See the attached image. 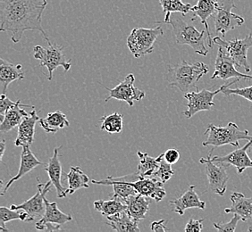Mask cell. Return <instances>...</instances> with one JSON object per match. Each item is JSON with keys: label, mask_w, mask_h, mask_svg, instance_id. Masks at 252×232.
<instances>
[{"label": "cell", "mask_w": 252, "mask_h": 232, "mask_svg": "<svg viewBox=\"0 0 252 232\" xmlns=\"http://www.w3.org/2000/svg\"><path fill=\"white\" fill-rule=\"evenodd\" d=\"M47 5V0H0V30L11 32L14 43L19 42L26 30H39L51 44L42 27Z\"/></svg>", "instance_id": "1"}, {"label": "cell", "mask_w": 252, "mask_h": 232, "mask_svg": "<svg viewBox=\"0 0 252 232\" xmlns=\"http://www.w3.org/2000/svg\"><path fill=\"white\" fill-rule=\"evenodd\" d=\"M209 72V67L202 62L189 64L185 60L175 65H170L165 75L166 81L172 87H176L181 91L190 92L198 89L197 83Z\"/></svg>", "instance_id": "2"}, {"label": "cell", "mask_w": 252, "mask_h": 232, "mask_svg": "<svg viewBox=\"0 0 252 232\" xmlns=\"http://www.w3.org/2000/svg\"><path fill=\"white\" fill-rule=\"evenodd\" d=\"M208 139L204 141V146L212 145L219 147L222 145H231L240 146V141H251L252 136L249 134L248 130H241L234 122H229L224 127H219L210 123L204 133Z\"/></svg>", "instance_id": "3"}, {"label": "cell", "mask_w": 252, "mask_h": 232, "mask_svg": "<svg viewBox=\"0 0 252 232\" xmlns=\"http://www.w3.org/2000/svg\"><path fill=\"white\" fill-rule=\"evenodd\" d=\"M169 25L175 34V41L178 45H187L200 56L207 57L209 50L205 45V30H198L192 25L185 23L182 18L170 20Z\"/></svg>", "instance_id": "4"}, {"label": "cell", "mask_w": 252, "mask_h": 232, "mask_svg": "<svg viewBox=\"0 0 252 232\" xmlns=\"http://www.w3.org/2000/svg\"><path fill=\"white\" fill-rule=\"evenodd\" d=\"M164 35L161 26L153 29L135 28L127 39V46L135 58L150 55L154 51V43L159 36Z\"/></svg>", "instance_id": "5"}, {"label": "cell", "mask_w": 252, "mask_h": 232, "mask_svg": "<svg viewBox=\"0 0 252 232\" xmlns=\"http://www.w3.org/2000/svg\"><path fill=\"white\" fill-rule=\"evenodd\" d=\"M63 49L62 46L52 43L49 44L48 48H43L39 45L34 47V58L40 62L39 66L48 68L49 82L53 80V72L57 68L61 66L67 72L72 66L70 60L63 54Z\"/></svg>", "instance_id": "6"}, {"label": "cell", "mask_w": 252, "mask_h": 232, "mask_svg": "<svg viewBox=\"0 0 252 232\" xmlns=\"http://www.w3.org/2000/svg\"><path fill=\"white\" fill-rule=\"evenodd\" d=\"M240 80H241L240 78H235L233 82L223 84L219 87V89H217L215 91H210V90L204 88L200 91H190L185 93V98L188 100V103H187L188 109H187V111L184 113L185 117L189 119L199 112L211 110L212 107L215 106L214 97L223 91L224 88L230 87L233 84L240 82Z\"/></svg>", "instance_id": "7"}, {"label": "cell", "mask_w": 252, "mask_h": 232, "mask_svg": "<svg viewBox=\"0 0 252 232\" xmlns=\"http://www.w3.org/2000/svg\"><path fill=\"white\" fill-rule=\"evenodd\" d=\"M213 42L221 46L228 56L233 59L236 66L243 68L250 73L251 65L248 61V50L252 47V34L250 33L243 39H233L226 41L219 37L213 38Z\"/></svg>", "instance_id": "8"}, {"label": "cell", "mask_w": 252, "mask_h": 232, "mask_svg": "<svg viewBox=\"0 0 252 232\" xmlns=\"http://www.w3.org/2000/svg\"><path fill=\"white\" fill-rule=\"evenodd\" d=\"M219 8L214 16L216 32L224 35L232 29L244 25L245 20L241 15L233 14L232 9L236 8L234 0H219Z\"/></svg>", "instance_id": "9"}, {"label": "cell", "mask_w": 252, "mask_h": 232, "mask_svg": "<svg viewBox=\"0 0 252 232\" xmlns=\"http://www.w3.org/2000/svg\"><path fill=\"white\" fill-rule=\"evenodd\" d=\"M211 153H209L207 158H200L199 163L206 166V174L208 177L209 187L210 191L218 194L220 197H223L226 189L227 182L229 180L226 167L227 165H223L222 163H216L211 158Z\"/></svg>", "instance_id": "10"}, {"label": "cell", "mask_w": 252, "mask_h": 232, "mask_svg": "<svg viewBox=\"0 0 252 232\" xmlns=\"http://www.w3.org/2000/svg\"><path fill=\"white\" fill-rule=\"evenodd\" d=\"M53 184L49 180L46 183H39L37 186L38 191L32 199L20 204H12L11 209L13 210H23L29 215V222H32L36 219H41L45 213V196L51 190Z\"/></svg>", "instance_id": "11"}, {"label": "cell", "mask_w": 252, "mask_h": 232, "mask_svg": "<svg viewBox=\"0 0 252 232\" xmlns=\"http://www.w3.org/2000/svg\"><path fill=\"white\" fill-rule=\"evenodd\" d=\"M135 77L132 73L126 76V79L119 83L117 87L113 88H107L109 92V96L105 99V102L109 101L110 99H117L125 101L132 107L135 101H141L145 97V92L142 91L140 88L134 86Z\"/></svg>", "instance_id": "12"}, {"label": "cell", "mask_w": 252, "mask_h": 232, "mask_svg": "<svg viewBox=\"0 0 252 232\" xmlns=\"http://www.w3.org/2000/svg\"><path fill=\"white\" fill-rule=\"evenodd\" d=\"M141 175L139 173L126 175L119 178H114L112 176H108L107 179L102 180H96L93 179V184L97 185H106V186H112L113 188V195L112 198H117L123 201H126V199L131 197L132 195H136L137 191L131 185V181H135L140 179Z\"/></svg>", "instance_id": "13"}, {"label": "cell", "mask_w": 252, "mask_h": 232, "mask_svg": "<svg viewBox=\"0 0 252 232\" xmlns=\"http://www.w3.org/2000/svg\"><path fill=\"white\" fill-rule=\"evenodd\" d=\"M218 78L223 81H227L232 78H240L252 81V75L240 73L236 70V64L234 61L228 56L221 46H219L218 56L215 62V72L211 76L212 80Z\"/></svg>", "instance_id": "14"}, {"label": "cell", "mask_w": 252, "mask_h": 232, "mask_svg": "<svg viewBox=\"0 0 252 232\" xmlns=\"http://www.w3.org/2000/svg\"><path fill=\"white\" fill-rule=\"evenodd\" d=\"M252 144L251 140L242 148H237L226 155H216L211 156V158L216 163L233 165L237 169L238 174H242L245 170L252 167V159L248 155V150Z\"/></svg>", "instance_id": "15"}, {"label": "cell", "mask_w": 252, "mask_h": 232, "mask_svg": "<svg viewBox=\"0 0 252 232\" xmlns=\"http://www.w3.org/2000/svg\"><path fill=\"white\" fill-rule=\"evenodd\" d=\"M164 182L154 177H140L135 181H131V185L135 189L137 193L153 199L156 202L162 201L165 196Z\"/></svg>", "instance_id": "16"}, {"label": "cell", "mask_w": 252, "mask_h": 232, "mask_svg": "<svg viewBox=\"0 0 252 232\" xmlns=\"http://www.w3.org/2000/svg\"><path fill=\"white\" fill-rule=\"evenodd\" d=\"M219 0H198L197 4L191 7L190 12L193 13L191 21L200 20V23L204 25L205 30L208 34V42L209 48H213V38L209 30L208 20L210 16L217 13L219 8Z\"/></svg>", "instance_id": "17"}, {"label": "cell", "mask_w": 252, "mask_h": 232, "mask_svg": "<svg viewBox=\"0 0 252 232\" xmlns=\"http://www.w3.org/2000/svg\"><path fill=\"white\" fill-rule=\"evenodd\" d=\"M61 146H57L54 149L53 155L49 158L48 165L44 168L49 174V179L57 189L58 198L63 199L67 197V189H64L62 185V165L59 160V150Z\"/></svg>", "instance_id": "18"}, {"label": "cell", "mask_w": 252, "mask_h": 232, "mask_svg": "<svg viewBox=\"0 0 252 232\" xmlns=\"http://www.w3.org/2000/svg\"><path fill=\"white\" fill-rule=\"evenodd\" d=\"M196 186L191 185L185 194H183L179 199L171 200L170 205L173 207V212L184 215L185 211L190 208H199L204 210L206 208V202L199 199V195L195 191Z\"/></svg>", "instance_id": "19"}, {"label": "cell", "mask_w": 252, "mask_h": 232, "mask_svg": "<svg viewBox=\"0 0 252 232\" xmlns=\"http://www.w3.org/2000/svg\"><path fill=\"white\" fill-rule=\"evenodd\" d=\"M22 147H23V149H22V152H21V163H20L19 171H18L17 174L15 175V177H13L6 183L5 188H4L3 191H2V193H1L2 196H4L7 192V190L9 189L11 185L15 182L16 180L23 178L25 175L29 174L31 171L35 169L36 167L40 166V165H43V163L40 162L34 155L32 151L30 148V146L25 145V146H22Z\"/></svg>", "instance_id": "20"}, {"label": "cell", "mask_w": 252, "mask_h": 232, "mask_svg": "<svg viewBox=\"0 0 252 232\" xmlns=\"http://www.w3.org/2000/svg\"><path fill=\"white\" fill-rule=\"evenodd\" d=\"M39 120V117L35 109L30 112V116H26L18 126V133L15 142V146L32 145L34 141L35 126Z\"/></svg>", "instance_id": "21"}, {"label": "cell", "mask_w": 252, "mask_h": 232, "mask_svg": "<svg viewBox=\"0 0 252 232\" xmlns=\"http://www.w3.org/2000/svg\"><path fill=\"white\" fill-rule=\"evenodd\" d=\"M25 79V72L21 64H13L0 59V88L2 94H6L10 83Z\"/></svg>", "instance_id": "22"}, {"label": "cell", "mask_w": 252, "mask_h": 232, "mask_svg": "<svg viewBox=\"0 0 252 232\" xmlns=\"http://www.w3.org/2000/svg\"><path fill=\"white\" fill-rule=\"evenodd\" d=\"M22 107H34L21 104V101L18 100L16 106L11 107L9 110L6 111L5 116L0 117V131L2 133L12 131L13 129H15V127L19 126L20 123L26 116H30V113H27L25 109H22Z\"/></svg>", "instance_id": "23"}, {"label": "cell", "mask_w": 252, "mask_h": 232, "mask_svg": "<svg viewBox=\"0 0 252 232\" xmlns=\"http://www.w3.org/2000/svg\"><path fill=\"white\" fill-rule=\"evenodd\" d=\"M232 205L224 209L225 213H236L243 222L252 218V198L248 199L243 193L233 192L230 198Z\"/></svg>", "instance_id": "24"}, {"label": "cell", "mask_w": 252, "mask_h": 232, "mask_svg": "<svg viewBox=\"0 0 252 232\" xmlns=\"http://www.w3.org/2000/svg\"><path fill=\"white\" fill-rule=\"evenodd\" d=\"M45 204H46V210L45 213L41 219H39V222L36 223L35 228L39 227L45 223H51L55 224H60L63 225L64 223H69L73 220L72 215L63 213L56 202H49L48 199L45 198L44 199Z\"/></svg>", "instance_id": "25"}, {"label": "cell", "mask_w": 252, "mask_h": 232, "mask_svg": "<svg viewBox=\"0 0 252 232\" xmlns=\"http://www.w3.org/2000/svg\"><path fill=\"white\" fill-rule=\"evenodd\" d=\"M107 224L117 232H140L139 221L131 217L127 211L107 216Z\"/></svg>", "instance_id": "26"}, {"label": "cell", "mask_w": 252, "mask_h": 232, "mask_svg": "<svg viewBox=\"0 0 252 232\" xmlns=\"http://www.w3.org/2000/svg\"><path fill=\"white\" fill-rule=\"evenodd\" d=\"M150 198L142 196L141 194H136L126 199V211L131 217L137 221H141L146 217V214L150 209Z\"/></svg>", "instance_id": "27"}, {"label": "cell", "mask_w": 252, "mask_h": 232, "mask_svg": "<svg viewBox=\"0 0 252 232\" xmlns=\"http://www.w3.org/2000/svg\"><path fill=\"white\" fill-rule=\"evenodd\" d=\"M39 123L44 131L48 133H56L64 127L70 126L66 116L60 110L49 113L45 118H39Z\"/></svg>", "instance_id": "28"}, {"label": "cell", "mask_w": 252, "mask_h": 232, "mask_svg": "<svg viewBox=\"0 0 252 232\" xmlns=\"http://www.w3.org/2000/svg\"><path fill=\"white\" fill-rule=\"evenodd\" d=\"M64 175L68 180V195H72L78 189L90 188V178L79 166H71L69 174Z\"/></svg>", "instance_id": "29"}, {"label": "cell", "mask_w": 252, "mask_h": 232, "mask_svg": "<svg viewBox=\"0 0 252 232\" xmlns=\"http://www.w3.org/2000/svg\"><path fill=\"white\" fill-rule=\"evenodd\" d=\"M137 155L140 158V164L138 165L139 174L141 177H153L159 168L160 160L164 156V153L158 155L157 158L141 151L137 152Z\"/></svg>", "instance_id": "30"}, {"label": "cell", "mask_w": 252, "mask_h": 232, "mask_svg": "<svg viewBox=\"0 0 252 232\" xmlns=\"http://www.w3.org/2000/svg\"><path fill=\"white\" fill-rule=\"evenodd\" d=\"M159 4L164 13H165V20L163 22L158 21L156 24H169L171 20V14L172 13H181L182 15L185 16L186 14L190 12L192 5L187 3L185 4L182 0H158Z\"/></svg>", "instance_id": "31"}, {"label": "cell", "mask_w": 252, "mask_h": 232, "mask_svg": "<svg viewBox=\"0 0 252 232\" xmlns=\"http://www.w3.org/2000/svg\"><path fill=\"white\" fill-rule=\"evenodd\" d=\"M94 207L96 211L101 213L104 216H110L116 213H121L127 209L125 201L117 198H112L110 200H97L94 202Z\"/></svg>", "instance_id": "32"}, {"label": "cell", "mask_w": 252, "mask_h": 232, "mask_svg": "<svg viewBox=\"0 0 252 232\" xmlns=\"http://www.w3.org/2000/svg\"><path fill=\"white\" fill-rule=\"evenodd\" d=\"M20 220L22 222H29V215L23 210H13L11 208L0 207V232H8L5 223Z\"/></svg>", "instance_id": "33"}, {"label": "cell", "mask_w": 252, "mask_h": 232, "mask_svg": "<svg viewBox=\"0 0 252 232\" xmlns=\"http://www.w3.org/2000/svg\"><path fill=\"white\" fill-rule=\"evenodd\" d=\"M123 118L124 116L118 113H114L110 116H103L100 130L106 131L108 133H120L123 130Z\"/></svg>", "instance_id": "34"}, {"label": "cell", "mask_w": 252, "mask_h": 232, "mask_svg": "<svg viewBox=\"0 0 252 232\" xmlns=\"http://www.w3.org/2000/svg\"><path fill=\"white\" fill-rule=\"evenodd\" d=\"M164 156H165V153H164ZM164 156L160 160L159 168L154 174L153 177L160 179L162 182L165 183L175 175V171L172 168V165H170L169 163L165 161Z\"/></svg>", "instance_id": "35"}, {"label": "cell", "mask_w": 252, "mask_h": 232, "mask_svg": "<svg viewBox=\"0 0 252 232\" xmlns=\"http://www.w3.org/2000/svg\"><path fill=\"white\" fill-rule=\"evenodd\" d=\"M222 93L225 97L235 95V96L243 97L252 103V86L247 87H236V88L226 87L223 89Z\"/></svg>", "instance_id": "36"}, {"label": "cell", "mask_w": 252, "mask_h": 232, "mask_svg": "<svg viewBox=\"0 0 252 232\" xmlns=\"http://www.w3.org/2000/svg\"><path fill=\"white\" fill-rule=\"evenodd\" d=\"M242 220L241 217L236 214V213H233V216L230 222L228 223H214V227L216 228L219 232H234L237 227L238 223L239 221Z\"/></svg>", "instance_id": "37"}, {"label": "cell", "mask_w": 252, "mask_h": 232, "mask_svg": "<svg viewBox=\"0 0 252 232\" xmlns=\"http://www.w3.org/2000/svg\"><path fill=\"white\" fill-rule=\"evenodd\" d=\"M17 102H13L10 100L9 97L6 96V94H1L0 96V117L5 116L7 110H9L11 107H15L17 105Z\"/></svg>", "instance_id": "38"}, {"label": "cell", "mask_w": 252, "mask_h": 232, "mask_svg": "<svg viewBox=\"0 0 252 232\" xmlns=\"http://www.w3.org/2000/svg\"><path fill=\"white\" fill-rule=\"evenodd\" d=\"M204 219L194 220L189 219V223L186 224L185 231L186 232H200L203 230Z\"/></svg>", "instance_id": "39"}, {"label": "cell", "mask_w": 252, "mask_h": 232, "mask_svg": "<svg viewBox=\"0 0 252 232\" xmlns=\"http://www.w3.org/2000/svg\"><path fill=\"white\" fill-rule=\"evenodd\" d=\"M165 160L170 165H175L180 159V152L175 148L166 150L165 152Z\"/></svg>", "instance_id": "40"}, {"label": "cell", "mask_w": 252, "mask_h": 232, "mask_svg": "<svg viewBox=\"0 0 252 232\" xmlns=\"http://www.w3.org/2000/svg\"><path fill=\"white\" fill-rule=\"evenodd\" d=\"M165 223H166V221L164 220V219H162V220H160V221H157V222H154V223H151V231L152 232H168L169 231V229L168 228H166L165 226Z\"/></svg>", "instance_id": "41"}, {"label": "cell", "mask_w": 252, "mask_h": 232, "mask_svg": "<svg viewBox=\"0 0 252 232\" xmlns=\"http://www.w3.org/2000/svg\"><path fill=\"white\" fill-rule=\"evenodd\" d=\"M61 226L60 224H55V223H47L39 226V227L36 228L38 231H45V232H56V231H60L61 230Z\"/></svg>", "instance_id": "42"}, {"label": "cell", "mask_w": 252, "mask_h": 232, "mask_svg": "<svg viewBox=\"0 0 252 232\" xmlns=\"http://www.w3.org/2000/svg\"><path fill=\"white\" fill-rule=\"evenodd\" d=\"M5 141L2 140L0 142V162L3 160V156L5 155Z\"/></svg>", "instance_id": "43"}, {"label": "cell", "mask_w": 252, "mask_h": 232, "mask_svg": "<svg viewBox=\"0 0 252 232\" xmlns=\"http://www.w3.org/2000/svg\"><path fill=\"white\" fill-rule=\"evenodd\" d=\"M248 231H249V232H252V228H249Z\"/></svg>", "instance_id": "44"}, {"label": "cell", "mask_w": 252, "mask_h": 232, "mask_svg": "<svg viewBox=\"0 0 252 232\" xmlns=\"http://www.w3.org/2000/svg\"><path fill=\"white\" fill-rule=\"evenodd\" d=\"M250 150H251V152H252V145H251V146H250Z\"/></svg>", "instance_id": "45"}]
</instances>
